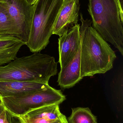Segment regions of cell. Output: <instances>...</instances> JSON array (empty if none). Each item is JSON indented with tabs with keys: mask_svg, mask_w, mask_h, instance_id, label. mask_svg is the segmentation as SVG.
Masks as SVG:
<instances>
[{
	"mask_svg": "<svg viewBox=\"0 0 123 123\" xmlns=\"http://www.w3.org/2000/svg\"><path fill=\"white\" fill-rule=\"evenodd\" d=\"M52 123H68L67 118L64 119H58L56 120Z\"/></svg>",
	"mask_w": 123,
	"mask_h": 123,
	"instance_id": "cell-15",
	"label": "cell"
},
{
	"mask_svg": "<svg viewBox=\"0 0 123 123\" xmlns=\"http://www.w3.org/2000/svg\"><path fill=\"white\" fill-rule=\"evenodd\" d=\"M92 27L123 55V22L117 0H89Z\"/></svg>",
	"mask_w": 123,
	"mask_h": 123,
	"instance_id": "cell-3",
	"label": "cell"
},
{
	"mask_svg": "<svg viewBox=\"0 0 123 123\" xmlns=\"http://www.w3.org/2000/svg\"><path fill=\"white\" fill-rule=\"evenodd\" d=\"M68 123H97V117L89 108H72V113L69 117Z\"/></svg>",
	"mask_w": 123,
	"mask_h": 123,
	"instance_id": "cell-14",
	"label": "cell"
},
{
	"mask_svg": "<svg viewBox=\"0 0 123 123\" xmlns=\"http://www.w3.org/2000/svg\"></svg>",
	"mask_w": 123,
	"mask_h": 123,
	"instance_id": "cell-19",
	"label": "cell"
},
{
	"mask_svg": "<svg viewBox=\"0 0 123 123\" xmlns=\"http://www.w3.org/2000/svg\"><path fill=\"white\" fill-rule=\"evenodd\" d=\"M5 108L0 102V115L5 111Z\"/></svg>",
	"mask_w": 123,
	"mask_h": 123,
	"instance_id": "cell-16",
	"label": "cell"
},
{
	"mask_svg": "<svg viewBox=\"0 0 123 123\" xmlns=\"http://www.w3.org/2000/svg\"><path fill=\"white\" fill-rule=\"evenodd\" d=\"M5 2L8 12L16 26L19 38L26 43L32 25L33 5L26 0H1Z\"/></svg>",
	"mask_w": 123,
	"mask_h": 123,
	"instance_id": "cell-6",
	"label": "cell"
},
{
	"mask_svg": "<svg viewBox=\"0 0 123 123\" xmlns=\"http://www.w3.org/2000/svg\"><path fill=\"white\" fill-rule=\"evenodd\" d=\"M81 44L74 57L61 68L57 82L62 89L73 87L83 78L81 75Z\"/></svg>",
	"mask_w": 123,
	"mask_h": 123,
	"instance_id": "cell-10",
	"label": "cell"
},
{
	"mask_svg": "<svg viewBox=\"0 0 123 123\" xmlns=\"http://www.w3.org/2000/svg\"><path fill=\"white\" fill-rule=\"evenodd\" d=\"M65 99L60 90L49 86L44 89L23 95L1 97L0 102L12 116L16 117L32 108L59 105Z\"/></svg>",
	"mask_w": 123,
	"mask_h": 123,
	"instance_id": "cell-5",
	"label": "cell"
},
{
	"mask_svg": "<svg viewBox=\"0 0 123 123\" xmlns=\"http://www.w3.org/2000/svg\"><path fill=\"white\" fill-rule=\"evenodd\" d=\"M50 85L44 82L0 81V98L19 96L46 89Z\"/></svg>",
	"mask_w": 123,
	"mask_h": 123,
	"instance_id": "cell-11",
	"label": "cell"
},
{
	"mask_svg": "<svg viewBox=\"0 0 123 123\" xmlns=\"http://www.w3.org/2000/svg\"><path fill=\"white\" fill-rule=\"evenodd\" d=\"M79 9V0H64L53 26V34L60 37L77 24Z\"/></svg>",
	"mask_w": 123,
	"mask_h": 123,
	"instance_id": "cell-8",
	"label": "cell"
},
{
	"mask_svg": "<svg viewBox=\"0 0 123 123\" xmlns=\"http://www.w3.org/2000/svg\"><path fill=\"white\" fill-rule=\"evenodd\" d=\"M27 2L31 5H33L37 0H26Z\"/></svg>",
	"mask_w": 123,
	"mask_h": 123,
	"instance_id": "cell-17",
	"label": "cell"
},
{
	"mask_svg": "<svg viewBox=\"0 0 123 123\" xmlns=\"http://www.w3.org/2000/svg\"><path fill=\"white\" fill-rule=\"evenodd\" d=\"M13 121V119H12V120L11 122L10 123H13V121Z\"/></svg>",
	"mask_w": 123,
	"mask_h": 123,
	"instance_id": "cell-18",
	"label": "cell"
},
{
	"mask_svg": "<svg viewBox=\"0 0 123 123\" xmlns=\"http://www.w3.org/2000/svg\"><path fill=\"white\" fill-rule=\"evenodd\" d=\"M80 27V25H76L58 38V62L61 68L72 60L81 46Z\"/></svg>",
	"mask_w": 123,
	"mask_h": 123,
	"instance_id": "cell-7",
	"label": "cell"
},
{
	"mask_svg": "<svg viewBox=\"0 0 123 123\" xmlns=\"http://www.w3.org/2000/svg\"><path fill=\"white\" fill-rule=\"evenodd\" d=\"M80 17L81 76L105 74L113 67L115 52L92 27L91 21L84 19L81 13Z\"/></svg>",
	"mask_w": 123,
	"mask_h": 123,
	"instance_id": "cell-1",
	"label": "cell"
},
{
	"mask_svg": "<svg viewBox=\"0 0 123 123\" xmlns=\"http://www.w3.org/2000/svg\"><path fill=\"white\" fill-rule=\"evenodd\" d=\"M64 0H37L33 5L32 25L27 45L32 52H40L49 44L55 21Z\"/></svg>",
	"mask_w": 123,
	"mask_h": 123,
	"instance_id": "cell-4",
	"label": "cell"
},
{
	"mask_svg": "<svg viewBox=\"0 0 123 123\" xmlns=\"http://www.w3.org/2000/svg\"><path fill=\"white\" fill-rule=\"evenodd\" d=\"M0 34L19 38L15 23L8 12L6 3L1 0H0Z\"/></svg>",
	"mask_w": 123,
	"mask_h": 123,
	"instance_id": "cell-13",
	"label": "cell"
},
{
	"mask_svg": "<svg viewBox=\"0 0 123 123\" xmlns=\"http://www.w3.org/2000/svg\"><path fill=\"white\" fill-rule=\"evenodd\" d=\"M55 58L40 52L14 59L4 66H0V81L44 82L58 73Z\"/></svg>",
	"mask_w": 123,
	"mask_h": 123,
	"instance_id": "cell-2",
	"label": "cell"
},
{
	"mask_svg": "<svg viewBox=\"0 0 123 123\" xmlns=\"http://www.w3.org/2000/svg\"><path fill=\"white\" fill-rule=\"evenodd\" d=\"M26 44V42L16 37L0 34V65L16 59L20 48Z\"/></svg>",
	"mask_w": 123,
	"mask_h": 123,
	"instance_id": "cell-12",
	"label": "cell"
},
{
	"mask_svg": "<svg viewBox=\"0 0 123 123\" xmlns=\"http://www.w3.org/2000/svg\"><path fill=\"white\" fill-rule=\"evenodd\" d=\"M16 117L20 123H52L58 119L66 118L58 105L32 108Z\"/></svg>",
	"mask_w": 123,
	"mask_h": 123,
	"instance_id": "cell-9",
	"label": "cell"
}]
</instances>
